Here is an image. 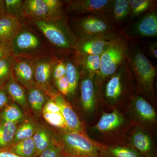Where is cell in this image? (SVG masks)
<instances>
[{
	"label": "cell",
	"mask_w": 157,
	"mask_h": 157,
	"mask_svg": "<svg viewBox=\"0 0 157 157\" xmlns=\"http://www.w3.org/2000/svg\"><path fill=\"white\" fill-rule=\"evenodd\" d=\"M127 60L136 82L137 94L151 102H155L154 82L157 75L156 67L136 43L130 45Z\"/></svg>",
	"instance_id": "1"
},
{
	"label": "cell",
	"mask_w": 157,
	"mask_h": 157,
	"mask_svg": "<svg viewBox=\"0 0 157 157\" xmlns=\"http://www.w3.org/2000/svg\"><path fill=\"white\" fill-rule=\"evenodd\" d=\"M134 81L132 70L127 60L101 86V101L114 108L129 103L135 95Z\"/></svg>",
	"instance_id": "2"
},
{
	"label": "cell",
	"mask_w": 157,
	"mask_h": 157,
	"mask_svg": "<svg viewBox=\"0 0 157 157\" xmlns=\"http://www.w3.org/2000/svg\"><path fill=\"white\" fill-rule=\"evenodd\" d=\"M34 21L58 55L65 58L74 53L77 38L65 15L52 19L34 20Z\"/></svg>",
	"instance_id": "3"
},
{
	"label": "cell",
	"mask_w": 157,
	"mask_h": 157,
	"mask_svg": "<svg viewBox=\"0 0 157 157\" xmlns=\"http://www.w3.org/2000/svg\"><path fill=\"white\" fill-rule=\"evenodd\" d=\"M130 44L123 32H117L110 39L101 55V66L94 76L95 82L100 93L104 82L109 78L127 60Z\"/></svg>",
	"instance_id": "4"
},
{
	"label": "cell",
	"mask_w": 157,
	"mask_h": 157,
	"mask_svg": "<svg viewBox=\"0 0 157 157\" xmlns=\"http://www.w3.org/2000/svg\"><path fill=\"white\" fill-rule=\"evenodd\" d=\"M133 126L129 118L114 108L112 112L103 113L91 131L97 138L96 141L107 146L115 144L124 139Z\"/></svg>",
	"instance_id": "5"
},
{
	"label": "cell",
	"mask_w": 157,
	"mask_h": 157,
	"mask_svg": "<svg viewBox=\"0 0 157 157\" xmlns=\"http://www.w3.org/2000/svg\"><path fill=\"white\" fill-rule=\"evenodd\" d=\"M58 140L65 157H100L104 145L90 138L85 132L62 130Z\"/></svg>",
	"instance_id": "6"
},
{
	"label": "cell",
	"mask_w": 157,
	"mask_h": 157,
	"mask_svg": "<svg viewBox=\"0 0 157 157\" xmlns=\"http://www.w3.org/2000/svg\"><path fill=\"white\" fill-rule=\"evenodd\" d=\"M71 24L70 28L77 39L93 37L110 39L117 32L104 14L80 16L73 18Z\"/></svg>",
	"instance_id": "7"
},
{
	"label": "cell",
	"mask_w": 157,
	"mask_h": 157,
	"mask_svg": "<svg viewBox=\"0 0 157 157\" xmlns=\"http://www.w3.org/2000/svg\"><path fill=\"white\" fill-rule=\"evenodd\" d=\"M11 55L16 59H36L44 54L46 45L31 29L21 27L11 41Z\"/></svg>",
	"instance_id": "8"
},
{
	"label": "cell",
	"mask_w": 157,
	"mask_h": 157,
	"mask_svg": "<svg viewBox=\"0 0 157 157\" xmlns=\"http://www.w3.org/2000/svg\"><path fill=\"white\" fill-rule=\"evenodd\" d=\"M64 3L59 0H26L24 11L25 17L33 19H52L65 15Z\"/></svg>",
	"instance_id": "9"
},
{
	"label": "cell",
	"mask_w": 157,
	"mask_h": 157,
	"mask_svg": "<svg viewBox=\"0 0 157 157\" xmlns=\"http://www.w3.org/2000/svg\"><path fill=\"white\" fill-rule=\"evenodd\" d=\"M129 118L134 126L149 129L157 122V114L151 104L145 98L135 95L129 102Z\"/></svg>",
	"instance_id": "10"
},
{
	"label": "cell",
	"mask_w": 157,
	"mask_h": 157,
	"mask_svg": "<svg viewBox=\"0 0 157 157\" xmlns=\"http://www.w3.org/2000/svg\"><path fill=\"white\" fill-rule=\"evenodd\" d=\"M124 35L128 40L137 38H153L157 36L156 9L137 17L125 31Z\"/></svg>",
	"instance_id": "11"
},
{
	"label": "cell",
	"mask_w": 157,
	"mask_h": 157,
	"mask_svg": "<svg viewBox=\"0 0 157 157\" xmlns=\"http://www.w3.org/2000/svg\"><path fill=\"white\" fill-rule=\"evenodd\" d=\"M57 58L43 55L34 59V77L36 84L51 98L58 94L51 84L54 65Z\"/></svg>",
	"instance_id": "12"
},
{
	"label": "cell",
	"mask_w": 157,
	"mask_h": 157,
	"mask_svg": "<svg viewBox=\"0 0 157 157\" xmlns=\"http://www.w3.org/2000/svg\"><path fill=\"white\" fill-rule=\"evenodd\" d=\"M78 89L80 104L83 112L88 116L92 115L101 101L100 92L96 86L94 76L82 73Z\"/></svg>",
	"instance_id": "13"
},
{
	"label": "cell",
	"mask_w": 157,
	"mask_h": 157,
	"mask_svg": "<svg viewBox=\"0 0 157 157\" xmlns=\"http://www.w3.org/2000/svg\"><path fill=\"white\" fill-rule=\"evenodd\" d=\"M128 138V146L131 147L144 157H155L154 141L148 128L134 126Z\"/></svg>",
	"instance_id": "14"
},
{
	"label": "cell",
	"mask_w": 157,
	"mask_h": 157,
	"mask_svg": "<svg viewBox=\"0 0 157 157\" xmlns=\"http://www.w3.org/2000/svg\"><path fill=\"white\" fill-rule=\"evenodd\" d=\"M111 0H75L67 1L65 11L79 16L104 14Z\"/></svg>",
	"instance_id": "15"
},
{
	"label": "cell",
	"mask_w": 157,
	"mask_h": 157,
	"mask_svg": "<svg viewBox=\"0 0 157 157\" xmlns=\"http://www.w3.org/2000/svg\"><path fill=\"white\" fill-rule=\"evenodd\" d=\"M109 40V39L102 37L77 39L74 53L80 56H101L107 47Z\"/></svg>",
	"instance_id": "16"
},
{
	"label": "cell",
	"mask_w": 157,
	"mask_h": 157,
	"mask_svg": "<svg viewBox=\"0 0 157 157\" xmlns=\"http://www.w3.org/2000/svg\"><path fill=\"white\" fill-rule=\"evenodd\" d=\"M66 65V76L69 85L67 97L70 99L75 97L79 88L82 75L81 67L78 56L75 53L64 58Z\"/></svg>",
	"instance_id": "17"
},
{
	"label": "cell",
	"mask_w": 157,
	"mask_h": 157,
	"mask_svg": "<svg viewBox=\"0 0 157 157\" xmlns=\"http://www.w3.org/2000/svg\"><path fill=\"white\" fill-rule=\"evenodd\" d=\"M14 76L16 80L27 90L36 84L34 77L33 59H16Z\"/></svg>",
	"instance_id": "18"
},
{
	"label": "cell",
	"mask_w": 157,
	"mask_h": 157,
	"mask_svg": "<svg viewBox=\"0 0 157 157\" xmlns=\"http://www.w3.org/2000/svg\"><path fill=\"white\" fill-rule=\"evenodd\" d=\"M60 109L66 124L67 130L73 132H85L83 124L73 107L60 94H58L53 98Z\"/></svg>",
	"instance_id": "19"
},
{
	"label": "cell",
	"mask_w": 157,
	"mask_h": 157,
	"mask_svg": "<svg viewBox=\"0 0 157 157\" xmlns=\"http://www.w3.org/2000/svg\"><path fill=\"white\" fill-rule=\"evenodd\" d=\"M113 25H120L129 19L130 7L128 0H111L105 14Z\"/></svg>",
	"instance_id": "20"
},
{
	"label": "cell",
	"mask_w": 157,
	"mask_h": 157,
	"mask_svg": "<svg viewBox=\"0 0 157 157\" xmlns=\"http://www.w3.org/2000/svg\"><path fill=\"white\" fill-rule=\"evenodd\" d=\"M22 25L15 17L3 15L0 17V41L11 42L20 30Z\"/></svg>",
	"instance_id": "21"
},
{
	"label": "cell",
	"mask_w": 157,
	"mask_h": 157,
	"mask_svg": "<svg viewBox=\"0 0 157 157\" xmlns=\"http://www.w3.org/2000/svg\"><path fill=\"white\" fill-rule=\"evenodd\" d=\"M3 86L14 102L24 108L27 107V98L24 87L16 80L14 76Z\"/></svg>",
	"instance_id": "22"
},
{
	"label": "cell",
	"mask_w": 157,
	"mask_h": 157,
	"mask_svg": "<svg viewBox=\"0 0 157 157\" xmlns=\"http://www.w3.org/2000/svg\"><path fill=\"white\" fill-rule=\"evenodd\" d=\"M100 157H144L135 149L128 145H104Z\"/></svg>",
	"instance_id": "23"
},
{
	"label": "cell",
	"mask_w": 157,
	"mask_h": 157,
	"mask_svg": "<svg viewBox=\"0 0 157 157\" xmlns=\"http://www.w3.org/2000/svg\"><path fill=\"white\" fill-rule=\"evenodd\" d=\"M130 7V20L136 19L148 11L156 9L155 0H128Z\"/></svg>",
	"instance_id": "24"
},
{
	"label": "cell",
	"mask_w": 157,
	"mask_h": 157,
	"mask_svg": "<svg viewBox=\"0 0 157 157\" xmlns=\"http://www.w3.org/2000/svg\"><path fill=\"white\" fill-rule=\"evenodd\" d=\"M27 90V98L29 105L34 112L40 113L46 103L47 94L36 84Z\"/></svg>",
	"instance_id": "25"
},
{
	"label": "cell",
	"mask_w": 157,
	"mask_h": 157,
	"mask_svg": "<svg viewBox=\"0 0 157 157\" xmlns=\"http://www.w3.org/2000/svg\"><path fill=\"white\" fill-rule=\"evenodd\" d=\"M17 124L0 119V149L8 148L12 144Z\"/></svg>",
	"instance_id": "26"
},
{
	"label": "cell",
	"mask_w": 157,
	"mask_h": 157,
	"mask_svg": "<svg viewBox=\"0 0 157 157\" xmlns=\"http://www.w3.org/2000/svg\"><path fill=\"white\" fill-rule=\"evenodd\" d=\"M77 56L81 67L82 73L93 77L95 76L100 70L101 56L89 55L80 56L77 55Z\"/></svg>",
	"instance_id": "27"
},
{
	"label": "cell",
	"mask_w": 157,
	"mask_h": 157,
	"mask_svg": "<svg viewBox=\"0 0 157 157\" xmlns=\"http://www.w3.org/2000/svg\"><path fill=\"white\" fill-rule=\"evenodd\" d=\"M53 137L50 131L44 127L37 128L33 136L36 150V157L45 150L50 145Z\"/></svg>",
	"instance_id": "28"
},
{
	"label": "cell",
	"mask_w": 157,
	"mask_h": 157,
	"mask_svg": "<svg viewBox=\"0 0 157 157\" xmlns=\"http://www.w3.org/2000/svg\"><path fill=\"white\" fill-rule=\"evenodd\" d=\"M21 157H36V150L33 137L12 144L6 148Z\"/></svg>",
	"instance_id": "29"
},
{
	"label": "cell",
	"mask_w": 157,
	"mask_h": 157,
	"mask_svg": "<svg viewBox=\"0 0 157 157\" xmlns=\"http://www.w3.org/2000/svg\"><path fill=\"white\" fill-rule=\"evenodd\" d=\"M16 58L12 56L0 59V87H2L14 76V68Z\"/></svg>",
	"instance_id": "30"
},
{
	"label": "cell",
	"mask_w": 157,
	"mask_h": 157,
	"mask_svg": "<svg viewBox=\"0 0 157 157\" xmlns=\"http://www.w3.org/2000/svg\"><path fill=\"white\" fill-rule=\"evenodd\" d=\"M36 130V128L32 121L29 120L24 121L19 127H17L12 144L32 138L35 134Z\"/></svg>",
	"instance_id": "31"
},
{
	"label": "cell",
	"mask_w": 157,
	"mask_h": 157,
	"mask_svg": "<svg viewBox=\"0 0 157 157\" xmlns=\"http://www.w3.org/2000/svg\"><path fill=\"white\" fill-rule=\"evenodd\" d=\"M23 118V114L16 104H9L0 112V119L17 124Z\"/></svg>",
	"instance_id": "32"
},
{
	"label": "cell",
	"mask_w": 157,
	"mask_h": 157,
	"mask_svg": "<svg viewBox=\"0 0 157 157\" xmlns=\"http://www.w3.org/2000/svg\"><path fill=\"white\" fill-rule=\"evenodd\" d=\"M6 15L15 17L20 21L25 17L23 8L24 1L5 0Z\"/></svg>",
	"instance_id": "33"
},
{
	"label": "cell",
	"mask_w": 157,
	"mask_h": 157,
	"mask_svg": "<svg viewBox=\"0 0 157 157\" xmlns=\"http://www.w3.org/2000/svg\"><path fill=\"white\" fill-rule=\"evenodd\" d=\"M44 119L50 125L62 130H67V124L61 113H43Z\"/></svg>",
	"instance_id": "34"
},
{
	"label": "cell",
	"mask_w": 157,
	"mask_h": 157,
	"mask_svg": "<svg viewBox=\"0 0 157 157\" xmlns=\"http://www.w3.org/2000/svg\"><path fill=\"white\" fill-rule=\"evenodd\" d=\"M37 157H65L59 140L53 138L50 145Z\"/></svg>",
	"instance_id": "35"
},
{
	"label": "cell",
	"mask_w": 157,
	"mask_h": 157,
	"mask_svg": "<svg viewBox=\"0 0 157 157\" xmlns=\"http://www.w3.org/2000/svg\"><path fill=\"white\" fill-rule=\"evenodd\" d=\"M66 69L64 58H57L54 65L52 78L55 82L57 80L66 76Z\"/></svg>",
	"instance_id": "36"
},
{
	"label": "cell",
	"mask_w": 157,
	"mask_h": 157,
	"mask_svg": "<svg viewBox=\"0 0 157 157\" xmlns=\"http://www.w3.org/2000/svg\"><path fill=\"white\" fill-rule=\"evenodd\" d=\"M57 88L63 96H68L69 91V85L66 76L60 78L55 82Z\"/></svg>",
	"instance_id": "37"
},
{
	"label": "cell",
	"mask_w": 157,
	"mask_h": 157,
	"mask_svg": "<svg viewBox=\"0 0 157 157\" xmlns=\"http://www.w3.org/2000/svg\"><path fill=\"white\" fill-rule=\"evenodd\" d=\"M42 113H61L59 107L53 98H51L45 103L42 108Z\"/></svg>",
	"instance_id": "38"
},
{
	"label": "cell",
	"mask_w": 157,
	"mask_h": 157,
	"mask_svg": "<svg viewBox=\"0 0 157 157\" xmlns=\"http://www.w3.org/2000/svg\"><path fill=\"white\" fill-rule=\"evenodd\" d=\"M11 55V42L0 41V59Z\"/></svg>",
	"instance_id": "39"
},
{
	"label": "cell",
	"mask_w": 157,
	"mask_h": 157,
	"mask_svg": "<svg viewBox=\"0 0 157 157\" xmlns=\"http://www.w3.org/2000/svg\"><path fill=\"white\" fill-rule=\"evenodd\" d=\"M10 98L4 87H0V112L9 104Z\"/></svg>",
	"instance_id": "40"
},
{
	"label": "cell",
	"mask_w": 157,
	"mask_h": 157,
	"mask_svg": "<svg viewBox=\"0 0 157 157\" xmlns=\"http://www.w3.org/2000/svg\"><path fill=\"white\" fill-rule=\"evenodd\" d=\"M148 51L150 54L154 58H157V43L156 41L152 42L149 45L148 47Z\"/></svg>",
	"instance_id": "41"
},
{
	"label": "cell",
	"mask_w": 157,
	"mask_h": 157,
	"mask_svg": "<svg viewBox=\"0 0 157 157\" xmlns=\"http://www.w3.org/2000/svg\"><path fill=\"white\" fill-rule=\"evenodd\" d=\"M0 157H21L14 154L6 149H0Z\"/></svg>",
	"instance_id": "42"
},
{
	"label": "cell",
	"mask_w": 157,
	"mask_h": 157,
	"mask_svg": "<svg viewBox=\"0 0 157 157\" xmlns=\"http://www.w3.org/2000/svg\"><path fill=\"white\" fill-rule=\"evenodd\" d=\"M0 15H6L5 0H0Z\"/></svg>",
	"instance_id": "43"
},
{
	"label": "cell",
	"mask_w": 157,
	"mask_h": 157,
	"mask_svg": "<svg viewBox=\"0 0 157 157\" xmlns=\"http://www.w3.org/2000/svg\"><path fill=\"white\" fill-rule=\"evenodd\" d=\"M2 16V15H0V17H1V16Z\"/></svg>",
	"instance_id": "44"
}]
</instances>
